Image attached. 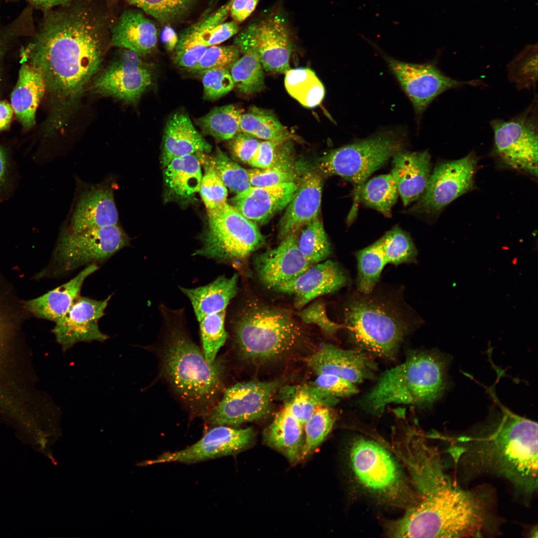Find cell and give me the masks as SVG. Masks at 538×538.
I'll return each mask as SVG.
<instances>
[{
	"label": "cell",
	"instance_id": "6da1fadb",
	"mask_svg": "<svg viewBox=\"0 0 538 538\" xmlns=\"http://www.w3.org/2000/svg\"><path fill=\"white\" fill-rule=\"evenodd\" d=\"M44 13L21 56L42 73L52 105L49 132L57 133L68 126L100 70L113 19L92 0H75Z\"/></svg>",
	"mask_w": 538,
	"mask_h": 538
},
{
	"label": "cell",
	"instance_id": "7a4b0ae2",
	"mask_svg": "<svg viewBox=\"0 0 538 538\" xmlns=\"http://www.w3.org/2000/svg\"><path fill=\"white\" fill-rule=\"evenodd\" d=\"M456 467L469 477L490 475L508 482L526 504L538 491V424L507 408L466 434L444 437Z\"/></svg>",
	"mask_w": 538,
	"mask_h": 538
},
{
	"label": "cell",
	"instance_id": "3957f363",
	"mask_svg": "<svg viewBox=\"0 0 538 538\" xmlns=\"http://www.w3.org/2000/svg\"><path fill=\"white\" fill-rule=\"evenodd\" d=\"M419 502L401 518L389 522L387 533L399 538H476L494 535L498 522L482 491L463 489L446 474L418 491Z\"/></svg>",
	"mask_w": 538,
	"mask_h": 538
},
{
	"label": "cell",
	"instance_id": "277c9868",
	"mask_svg": "<svg viewBox=\"0 0 538 538\" xmlns=\"http://www.w3.org/2000/svg\"><path fill=\"white\" fill-rule=\"evenodd\" d=\"M160 308L166 331L162 357L164 375L192 410L210 412L223 390L222 368L215 361L209 363L187 335L183 310L163 305Z\"/></svg>",
	"mask_w": 538,
	"mask_h": 538
},
{
	"label": "cell",
	"instance_id": "5b68a950",
	"mask_svg": "<svg viewBox=\"0 0 538 538\" xmlns=\"http://www.w3.org/2000/svg\"><path fill=\"white\" fill-rule=\"evenodd\" d=\"M409 311L398 299L357 290L345 305L343 327L358 348L391 359L413 325Z\"/></svg>",
	"mask_w": 538,
	"mask_h": 538
},
{
	"label": "cell",
	"instance_id": "8992f818",
	"mask_svg": "<svg viewBox=\"0 0 538 538\" xmlns=\"http://www.w3.org/2000/svg\"><path fill=\"white\" fill-rule=\"evenodd\" d=\"M234 342L241 356L263 363L287 354L304 339V332L289 310L247 298L229 316Z\"/></svg>",
	"mask_w": 538,
	"mask_h": 538
},
{
	"label": "cell",
	"instance_id": "52a82bcc",
	"mask_svg": "<svg viewBox=\"0 0 538 538\" xmlns=\"http://www.w3.org/2000/svg\"><path fill=\"white\" fill-rule=\"evenodd\" d=\"M444 384L442 360L430 352H414L380 376L362 399L361 406L378 416L392 404L425 406L438 398Z\"/></svg>",
	"mask_w": 538,
	"mask_h": 538
},
{
	"label": "cell",
	"instance_id": "ba28073f",
	"mask_svg": "<svg viewBox=\"0 0 538 538\" xmlns=\"http://www.w3.org/2000/svg\"><path fill=\"white\" fill-rule=\"evenodd\" d=\"M348 464L356 482L367 493L389 505L408 509L419 496L395 456L378 442L359 437L351 442Z\"/></svg>",
	"mask_w": 538,
	"mask_h": 538
},
{
	"label": "cell",
	"instance_id": "9c48e42d",
	"mask_svg": "<svg viewBox=\"0 0 538 538\" xmlns=\"http://www.w3.org/2000/svg\"><path fill=\"white\" fill-rule=\"evenodd\" d=\"M406 137L399 129L380 132L330 151L319 158L317 168L325 175H338L351 182L357 199L362 186L370 176L404 148Z\"/></svg>",
	"mask_w": 538,
	"mask_h": 538
},
{
	"label": "cell",
	"instance_id": "30bf717a",
	"mask_svg": "<svg viewBox=\"0 0 538 538\" xmlns=\"http://www.w3.org/2000/svg\"><path fill=\"white\" fill-rule=\"evenodd\" d=\"M130 241L119 223L77 233L62 229L50 263L37 276H56L103 261L128 246Z\"/></svg>",
	"mask_w": 538,
	"mask_h": 538
},
{
	"label": "cell",
	"instance_id": "8fae6325",
	"mask_svg": "<svg viewBox=\"0 0 538 538\" xmlns=\"http://www.w3.org/2000/svg\"><path fill=\"white\" fill-rule=\"evenodd\" d=\"M202 239L193 255L232 265L244 262L265 243L257 224L228 203L222 211L208 216Z\"/></svg>",
	"mask_w": 538,
	"mask_h": 538
},
{
	"label": "cell",
	"instance_id": "7c38bea8",
	"mask_svg": "<svg viewBox=\"0 0 538 538\" xmlns=\"http://www.w3.org/2000/svg\"><path fill=\"white\" fill-rule=\"evenodd\" d=\"M238 274L221 275L211 282L195 288L179 287L189 300L199 324L203 352L210 363L225 344L227 308L238 292Z\"/></svg>",
	"mask_w": 538,
	"mask_h": 538
},
{
	"label": "cell",
	"instance_id": "4fadbf2b",
	"mask_svg": "<svg viewBox=\"0 0 538 538\" xmlns=\"http://www.w3.org/2000/svg\"><path fill=\"white\" fill-rule=\"evenodd\" d=\"M537 97L523 113L505 121L490 122L494 136L493 152L510 169L538 175V116Z\"/></svg>",
	"mask_w": 538,
	"mask_h": 538
},
{
	"label": "cell",
	"instance_id": "5bb4252c",
	"mask_svg": "<svg viewBox=\"0 0 538 538\" xmlns=\"http://www.w3.org/2000/svg\"><path fill=\"white\" fill-rule=\"evenodd\" d=\"M477 159L471 152L461 158L437 164L423 194L408 211L434 217L454 200L474 189Z\"/></svg>",
	"mask_w": 538,
	"mask_h": 538
},
{
	"label": "cell",
	"instance_id": "9a60e30c",
	"mask_svg": "<svg viewBox=\"0 0 538 538\" xmlns=\"http://www.w3.org/2000/svg\"><path fill=\"white\" fill-rule=\"evenodd\" d=\"M234 44L239 50L250 48L255 50L267 71L285 74L290 69L292 33L287 20L279 13L248 25L239 32Z\"/></svg>",
	"mask_w": 538,
	"mask_h": 538
},
{
	"label": "cell",
	"instance_id": "2e32d148",
	"mask_svg": "<svg viewBox=\"0 0 538 538\" xmlns=\"http://www.w3.org/2000/svg\"><path fill=\"white\" fill-rule=\"evenodd\" d=\"M142 57L131 50L119 48L108 66L92 80V92L135 104L152 82L151 72Z\"/></svg>",
	"mask_w": 538,
	"mask_h": 538
},
{
	"label": "cell",
	"instance_id": "e0dca14e",
	"mask_svg": "<svg viewBox=\"0 0 538 538\" xmlns=\"http://www.w3.org/2000/svg\"><path fill=\"white\" fill-rule=\"evenodd\" d=\"M281 384L279 380H254L232 386L211 411L208 422L214 426H235L264 417L270 410Z\"/></svg>",
	"mask_w": 538,
	"mask_h": 538
},
{
	"label": "cell",
	"instance_id": "ac0fdd59",
	"mask_svg": "<svg viewBox=\"0 0 538 538\" xmlns=\"http://www.w3.org/2000/svg\"><path fill=\"white\" fill-rule=\"evenodd\" d=\"M363 38L381 52L418 116L444 92L478 84L475 81L465 82L453 79L442 72L434 63L414 64L395 59L383 54L376 43L364 36Z\"/></svg>",
	"mask_w": 538,
	"mask_h": 538
},
{
	"label": "cell",
	"instance_id": "d6986e66",
	"mask_svg": "<svg viewBox=\"0 0 538 538\" xmlns=\"http://www.w3.org/2000/svg\"><path fill=\"white\" fill-rule=\"evenodd\" d=\"M417 249L410 236L394 227L369 246L356 253L358 274L357 290L368 294L378 283L385 267L414 263Z\"/></svg>",
	"mask_w": 538,
	"mask_h": 538
},
{
	"label": "cell",
	"instance_id": "ffe728a7",
	"mask_svg": "<svg viewBox=\"0 0 538 538\" xmlns=\"http://www.w3.org/2000/svg\"><path fill=\"white\" fill-rule=\"evenodd\" d=\"M115 184L112 178L96 184H82L62 229L77 233L119 224L114 197Z\"/></svg>",
	"mask_w": 538,
	"mask_h": 538
},
{
	"label": "cell",
	"instance_id": "44dd1931",
	"mask_svg": "<svg viewBox=\"0 0 538 538\" xmlns=\"http://www.w3.org/2000/svg\"><path fill=\"white\" fill-rule=\"evenodd\" d=\"M254 438L251 428L238 429L216 425L198 441L182 450L164 453L156 458L139 463L140 466L166 462L192 464L236 454L249 446Z\"/></svg>",
	"mask_w": 538,
	"mask_h": 538
},
{
	"label": "cell",
	"instance_id": "7402d4cb",
	"mask_svg": "<svg viewBox=\"0 0 538 538\" xmlns=\"http://www.w3.org/2000/svg\"><path fill=\"white\" fill-rule=\"evenodd\" d=\"M111 297L97 300L79 295L75 299L52 329L63 352L78 342H102L109 338L101 331L98 323L104 315Z\"/></svg>",
	"mask_w": 538,
	"mask_h": 538
},
{
	"label": "cell",
	"instance_id": "603a6c76",
	"mask_svg": "<svg viewBox=\"0 0 538 538\" xmlns=\"http://www.w3.org/2000/svg\"><path fill=\"white\" fill-rule=\"evenodd\" d=\"M307 365L317 374H331L356 385L373 379L378 366L372 355L359 348L343 349L324 344L306 359Z\"/></svg>",
	"mask_w": 538,
	"mask_h": 538
},
{
	"label": "cell",
	"instance_id": "cb8c5ba5",
	"mask_svg": "<svg viewBox=\"0 0 538 538\" xmlns=\"http://www.w3.org/2000/svg\"><path fill=\"white\" fill-rule=\"evenodd\" d=\"M253 264L259 280L272 289L294 278L312 266L298 248L295 234L283 239L276 248L256 256Z\"/></svg>",
	"mask_w": 538,
	"mask_h": 538
},
{
	"label": "cell",
	"instance_id": "d4e9b609",
	"mask_svg": "<svg viewBox=\"0 0 538 538\" xmlns=\"http://www.w3.org/2000/svg\"><path fill=\"white\" fill-rule=\"evenodd\" d=\"M347 283V278L339 265L330 260L314 264L294 278L273 289L292 295L297 309H302L314 299L334 292Z\"/></svg>",
	"mask_w": 538,
	"mask_h": 538
},
{
	"label": "cell",
	"instance_id": "484cf974",
	"mask_svg": "<svg viewBox=\"0 0 538 538\" xmlns=\"http://www.w3.org/2000/svg\"><path fill=\"white\" fill-rule=\"evenodd\" d=\"M279 224L278 236L283 239L295 233L318 216L322 182L317 173L307 171L301 176Z\"/></svg>",
	"mask_w": 538,
	"mask_h": 538
},
{
	"label": "cell",
	"instance_id": "4316f807",
	"mask_svg": "<svg viewBox=\"0 0 538 538\" xmlns=\"http://www.w3.org/2000/svg\"><path fill=\"white\" fill-rule=\"evenodd\" d=\"M138 8L125 9L110 25V46L133 51L144 56L157 42L158 31L153 21Z\"/></svg>",
	"mask_w": 538,
	"mask_h": 538
},
{
	"label": "cell",
	"instance_id": "83f0119b",
	"mask_svg": "<svg viewBox=\"0 0 538 538\" xmlns=\"http://www.w3.org/2000/svg\"><path fill=\"white\" fill-rule=\"evenodd\" d=\"M297 186L294 182L269 186H251L236 194L232 199V206L256 224H263L287 206Z\"/></svg>",
	"mask_w": 538,
	"mask_h": 538
},
{
	"label": "cell",
	"instance_id": "f1b7e54d",
	"mask_svg": "<svg viewBox=\"0 0 538 538\" xmlns=\"http://www.w3.org/2000/svg\"><path fill=\"white\" fill-rule=\"evenodd\" d=\"M391 174L405 206L418 200L426 188L431 173V156L427 150L411 151L404 148L392 157Z\"/></svg>",
	"mask_w": 538,
	"mask_h": 538
},
{
	"label": "cell",
	"instance_id": "f546056e",
	"mask_svg": "<svg viewBox=\"0 0 538 538\" xmlns=\"http://www.w3.org/2000/svg\"><path fill=\"white\" fill-rule=\"evenodd\" d=\"M211 148L186 112H176L169 118L163 136L161 162L164 167L174 158L198 152H209Z\"/></svg>",
	"mask_w": 538,
	"mask_h": 538
},
{
	"label": "cell",
	"instance_id": "4dcf8cb0",
	"mask_svg": "<svg viewBox=\"0 0 538 538\" xmlns=\"http://www.w3.org/2000/svg\"><path fill=\"white\" fill-rule=\"evenodd\" d=\"M98 269L96 264L87 266L65 283L38 297L23 301L25 310L35 317L56 322L79 296L87 277Z\"/></svg>",
	"mask_w": 538,
	"mask_h": 538
},
{
	"label": "cell",
	"instance_id": "1f68e13d",
	"mask_svg": "<svg viewBox=\"0 0 538 538\" xmlns=\"http://www.w3.org/2000/svg\"><path fill=\"white\" fill-rule=\"evenodd\" d=\"M22 61L11 106L23 127L28 130L35 124L36 112L46 88L40 70L26 60Z\"/></svg>",
	"mask_w": 538,
	"mask_h": 538
},
{
	"label": "cell",
	"instance_id": "d6a6232c",
	"mask_svg": "<svg viewBox=\"0 0 538 538\" xmlns=\"http://www.w3.org/2000/svg\"><path fill=\"white\" fill-rule=\"evenodd\" d=\"M265 442L283 454L290 462L301 460L304 442V428L283 405L263 433Z\"/></svg>",
	"mask_w": 538,
	"mask_h": 538
},
{
	"label": "cell",
	"instance_id": "836d02e7",
	"mask_svg": "<svg viewBox=\"0 0 538 538\" xmlns=\"http://www.w3.org/2000/svg\"><path fill=\"white\" fill-rule=\"evenodd\" d=\"M197 153L177 157L165 167L164 181L173 197L191 198L199 191L202 173Z\"/></svg>",
	"mask_w": 538,
	"mask_h": 538
},
{
	"label": "cell",
	"instance_id": "e575fe53",
	"mask_svg": "<svg viewBox=\"0 0 538 538\" xmlns=\"http://www.w3.org/2000/svg\"><path fill=\"white\" fill-rule=\"evenodd\" d=\"M284 405L304 425L316 408L321 406L331 407L339 399L311 385L286 386L280 390Z\"/></svg>",
	"mask_w": 538,
	"mask_h": 538
},
{
	"label": "cell",
	"instance_id": "d590c367",
	"mask_svg": "<svg viewBox=\"0 0 538 538\" xmlns=\"http://www.w3.org/2000/svg\"><path fill=\"white\" fill-rule=\"evenodd\" d=\"M239 132L264 140L295 138L271 111L253 107L241 116Z\"/></svg>",
	"mask_w": 538,
	"mask_h": 538
},
{
	"label": "cell",
	"instance_id": "8d00e7d4",
	"mask_svg": "<svg viewBox=\"0 0 538 538\" xmlns=\"http://www.w3.org/2000/svg\"><path fill=\"white\" fill-rule=\"evenodd\" d=\"M285 75L287 92L301 105L311 108L322 102L324 87L313 70L308 68H290Z\"/></svg>",
	"mask_w": 538,
	"mask_h": 538
},
{
	"label": "cell",
	"instance_id": "74e56055",
	"mask_svg": "<svg viewBox=\"0 0 538 538\" xmlns=\"http://www.w3.org/2000/svg\"><path fill=\"white\" fill-rule=\"evenodd\" d=\"M398 195L396 182L390 173L366 181L359 191L358 198L366 206L390 217Z\"/></svg>",
	"mask_w": 538,
	"mask_h": 538
},
{
	"label": "cell",
	"instance_id": "f35d334b",
	"mask_svg": "<svg viewBox=\"0 0 538 538\" xmlns=\"http://www.w3.org/2000/svg\"><path fill=\"white\" fill-rule=\"evenodd\" d=\"M243 55L230 67V73L234 85L245 94H252L262 91L265 86L263 67L254 49L244 48L239 50Z\"/></svg>",
	"mask_w": 538,
	"mask_h": 538
},
{
	"label": "cell",
	"instance_id": "ab89813d",
	"mask_svg": "<svg viewBox=\"0 0 538 538\" xmlns=\"http://www.w3.org/2000/svg\"><path fill=\"white\" fill-rule=\"evenodd\" d=\"M242 114L238 106L225 105L213 109L196 123L204 134L218 140H229L239 132Z\"/></svg>",
	"mask_w": 538,
	"mask_h": 538
},
{
	"label": "cell",
	"instance_id": "60d3db41",
	"mask_svg": "<svg viewBox=\"0 0 538 538\" xmlns=\"http://www.w3.org/2000/svg\"><path fill=\"white\" fill-rule=\"evenodd\" d=\"M304 227L297 237L298 248L311 265L324 261L331 254V247L323 223L317 217Z\"/></svg>",
	"mask_w": 538,
	"mask_h": 538
},
{
	"label": "cell",
	"instance_id": "b9f144b4",
	"mask_svg": "<svg viewBox=\"0 0 538 538\" xmlns=\"http://www.w3.org/2000/svg\"><path fill=\"white\" fill-rule=\"evenodd\" d=\"M508 77L518 89H532L538 80L537 44L527 45L509 64Z\"/></svg>",
	"mask_w": 538,
	"mask_h": 538
},
{
	"label": "cell",
	"instance_id": "7bdbcfd3",
	"mask_svg": "<svg viewBox=\"0 0 538 538\" xmlns=\"http://www.w3.org/2000/svg\"><path fill=\"white\" fill-rule=\"evenodd\" d=\"M335 420L331 407L321 406L316 408L303 425L301 460L307 457L320 446L331 431Z\"/></svg>",
	"mask_w": 538,
	"mask_h": 538
},
{
	"label": "cell",
	"instance_id": "ee69618b",
	"mask_svg": "<svg viewBox=\"0 0 538 538\" xmlns=\"http://www.w3.org/2000/svg\"><path fill=\"white\" fill-rule=\"evenodd\" d=\"M209 159L208 163L231 191L237 194L252 186L247 170L230 158L219 147Z\"/></svg>",
	"mask_w": 538,
	"mask_h": 538
},
{
	"label": "cell",
	"instance_id": "f6af8a7d",
	"mask_svg": "<svg viewBox=\"0 0 538 538\" xmlns=\"http://www.w3.org/2000/svg\"><path fill=\"white\" fill-rule=\"evenodd\" d=\"M291 139L264 140L249 164L258 168L293 164Z\"/></svg>",
	"mask_w": 538,
	"mask_h": 538
},
{
	"label": "cell",
	"instance_id": "bcb514c9",
	"mask_svg": "<svg viewBox=\"0 0 538 538\" xmlns=\"http://www.w3.org/2000/svg\"><path fill=\"white\" fill-rule=\"evenodd\" d=\"M161 22L183 16L191 7L193 0H123Z\"/></svg>",
	"mask_w": 538,
	"mask_h": 538
},
{
	"label": "cell",
	"instance_id": "7dc6e473",
	"mask_svg": "<svg viewBox=\"0 0 538 538\" xmlns=\"http://www.w3.org/2000/svg\"><path fill=\"white\" fill-rule=\"evenodd\" d=\"M207 209L208 217L222 211L227 205V187L211 165H205L199 189Z\"/></svg>",
	"mask_w": 538,
	"mask_h": 538
},
{
	"label": "cell",
	"instance_id": "c3c4849f",
	"mask_svg": "<svg viewBox=\"0 0 538 538\" xmlns=\"http://www.w3.org/2000/svg\"><path fill=\"white\" fill-rule=\"evenodd\" d=\"M207 47L202 35L189 27L178 39L174 62L178 66L191 70L198 64Z\"/></svg>",
	"mask_w": 538,
	"mask_h": 538
},
{
	"label": "cell",
	"instance_id": "681fc988",
	"mask_svg": "<svg viewBox=\"0 0 538 538\" xmlns=\"http://www.w3.org/2000/svg\"><path fill=\"white\" fill-rule=\"evenodd\" d=\"M250 184L254 186H269L299 181L300 173L293 164L275 166L267 168L247 170Z\"/></svg>",
	"mask_w": 538,
	"mask_h": 538
},
{
	"label": "cell",
	"instance_id": "f907efd6",
	"mask_svg": "<svg viewBox=\"0 0 538 538\" xmlns=\"http://www.w3.org/2000/svg\"><path fill=\"white\" fill-rule=\"evenodd\" d=\"M202 75L204 98L216 100L227 94L234 87L230 71L226 68L207 70Z\"/></svg>",
	"mask_w": 538,
	"mask_h": 538
},
{
	"label": "cell",
	"instance_id": "816d5d0a",
	"mask_svg": "<svg viewBox=\"0 0 538 538\" xmlns=\"http://www.w3.org/2000/svg\"><path fill=\"white\" fill-rule=\"evenodd\" d=\"M240 53L235 44L208 47L198 64L190 70L200 73L212 69L227 68L239 58Z\"/></svg>",
	"mask_w": 538,
	"mask_h": 538
},
{
	"label": "cell",
	"instance_id": "f5cc1de1",
	"mask_svg": "<svg viewBox=\"0 0 538 538\" xmlns=\"http://www.w3.org/2000/svg\"><path fill=\"white\" fill-rule=\"evenodd\" d=\"M310 384L338 399L352 396L359 391L356 385L331 374H317L316 379Z\"/></svg>",
	"mask_w": 538,
	"mask_h": 538
},
{
	"label": "cell",
	"instance_id": "db71d44e",
	"mask_svg": "<svg viewBox=\"0 0 538 538\" xmlns=\"http://www.w3.org/2000/svg\"><path fill=\"white\" fill-rule=\"evenodd\" d=\"M299 317L304 323L318 326L325 335L329 337L334 336L342 327L328 317L324 304L319 301L303 308L299 312Z\"/></svg>",
	"mask_w": 538,
	"mask_h": 538
},
{
	"label": "cell",
	"instance_id": "11a10c76",
	"mask_svg": "<svg viewBox=\"0 0 538 538\" xmlns=\"http://www.w3.org/2000/svg\"><path fill=\"white\" fill-rule=\"evenodd\" d=\"M260 142L259 138L250 134L239 132L230 139V147L236 157L249 164L259 147Z\"/></svg>",
	"mask_w": 538,
	"mask_h": 538
},
{
	"label": "cell",
	"instance_id": "9f6ffc18",
	"mask_svg": "<svg viewBox=\"0 0 538 538\" xmlns=\"http://www.w3.org/2000/svg\"><path fill=\"white\" fill-rule=\"evenodd\" d=\"M234 20L224 22L215 26L203 35L207 47L217 45L238 33L240 27Z\"/></svg>",
	"mask_w": 538,
	"mask_h": 538
},
{
	"label": "cell",
	"instance_id": "6f0895ef",
	"mask_svg": "<svg viewBox=\"0 0 538 538\" xmlns=\"http://www.w3.org/2000/svg\"><path fill=\"white\" fill-rule=\"evenodd\" d=\"M11 168L9 155L0 146V202L8 194L11 184Z\"/></svg>",
	"mask_w": 538,
	"mask_h": 538
},
{
	"label": "cell",
	"instance_id": "680465c9",
	"mask_svg": "<svg viewBox=\"0 0 538 538\" xmlns=\"http://www.w3.org/2000/svg\"><path fill=\"white\" fill-rule=\"evenodd\" d=\"M260 0H233L229 14L238 24L245 21L255 9Z\"/></svg>",
	"mask_w": 538,
	"mask_h": 538
},
{
	"label": "cell",
	"instance_id": "91938a15",
	"mask_svg": "<svg viewBox=\"0 0 538 538\" xmlns=\"http://www.w3.org/2000/svg\"><path fill=\"white\" fill-rule=\"evenodd\" d=\"M17 1L21 0H6ZM27 1L33 8L42 10L44 12L54 8L69 4L75 0H23Z\"/></svg>",
	"mask_w": 538,
	"mask_h": 538
},
{
	"label": "cell",
	"instance_id": "94428289",
	"mask_svg": "<svg viewBox=\"0 0 538 538\" xmlns=\"http://www.w3.org/2000/svg\"><path fill=\"white\" fill-rule=\"evenodd\" d=\"M12 331L13 329L10 324L0 315V345ZM10 403L0 390V405L8 409L10 408L9 406Z\"/></svg>",
	"mask_w": 538,
	"mask_h": 538
},
{
	"label": "cell",
	"instance_id": "6125c7cd",
	"mask_svg": "<svg viewBox=\"0 0 538 538\" xmlns=\"http://www.w3.org/2000/svg\"><path fill=\"white\" fill-rule=\"evenodd\" d=\"M13 111L11 106L5 101H0V132L9 127Z\"/></svg>",
	"mask_w": 538,
	"mask_h": 538
},
{
	"label": "cell",
	"instance_id": "be15d7a7",
	"mask_svg": "<svg viewBox=\"0 0 538 538\" xmlns=\"http://www.w3.org/2000/svg\"><path fill=\"white\" fill-rule=\"evenodd\" d=\"M161 39L166 49L170 51L175 49L178 41L176 33L171 27L166 26L161 33Z\"/></svg>",
	"mask_w": 538,
	"mask_h": 538
}]
</instances>
